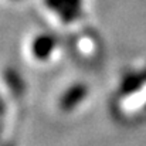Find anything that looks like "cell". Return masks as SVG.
<instances>
[{
    "label": "cell",
    "mask_w": 146,
    "mask_h": 146,
    "mask_svg": "<svg viewBox=\"0 0 146 146\" xmlns=\"http://www.w3.org/2000/svg\"><path fill=\"white\" fill-rule=\"evenodd\" d=\"M44 9L61 24L68 26L81 17L82 0H41Z\"/></svg>",
    "instance_id": "7a4b0ae2"
},
{
    "label": "cell",
    "mask_w": 146,
    "mask_h": 146,
    "mask_svg": "<svg viewBox=\"0 0 146 146\" xmlns=\"http://www.w3.org/2000/svg\"><path fill=\"white\" fill-rule=\"evenodd\" d=\"M90 95V87L85 82H74L68 85L58 99V108L62 112H72Z\"/></svg>",
    "instance_id": "3957f363"
},
{
    "label": "cell",
    "mask_w": 146,
    "mask_h": 146,
    "mask_svg": "<svg viewBox=\"0 0 146 146\" xmlns=\"http://www.w3.org/2000/svg\"><path fill=\"white\" fill-rule=\"evenodd\" d=\"M27 51L33 62L47 64L58 52V40L48 33H38L29 41Z\"/></svg>",
    "instance_id": "6da1fadb"
},
{
    "label": "cell",
    "mask_w": 146,
    "mask_h": 146,
    "mask_svg": "<svg viewBox=\"0 0 146 146\" xmlns=\"http://www.w3.org/2000/svg\"><path fill=\"white\" fill-rule=\"evenodd\" d=\"M75 50L84 58H88L90 55L98 54L101 51V44L92 34H81L75 41Z\"/></svg>",
    "instance_id": "277c9868"
},
{
    "label": "cell",
    "mask_w": 146,
    "mask_h": 146,
    "mask_svg": "<svg viewBox=\"0 0 146 146\" xmlns=\"http://www.w3.org/2000/svg\"><path fill=\"white\" fill-rule=\"evenodd\" d=\"M13 1H16V0H13Z\"/></svg>",
    "instance_id": "5b68a950"
}]
</instances>
